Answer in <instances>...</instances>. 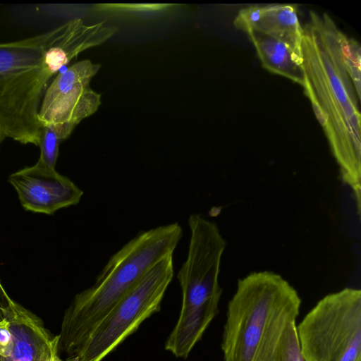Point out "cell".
Returning <instances> with one entry per match:
<instances>
[{
  "label": "cell",
  "mask_w": 361,
  "mask_h": 361,
  "mask_svg": "<svg viewBox=\"0 0 361 361\" xmlns=\"http://www.w3.org/2000/svg\"><path fill=\"white\" fill-rule=\"evenodd\" d=\"M341 44L347 71L353 82L356 94L359 99H360V45L357 40L348 38L343 32L341 37Z\"/></svg>",
  "instance_id": "13"
},
{
  "label": "cell",
  "mask_w": 361,
  "mask_h": 361,
  "mask_svg": "<svg viewBox=\"0 0 361 361\" xmlns=\"http://www.w3.org/2000/svg\"><path fill=\"white\" fill-rule=\"evenodd\" d=\"M233 24L245 32L253 30L275 38L302 59V27L296 7L290 4L250 6L239 11Z\"/></svg>",
  "instance_id": "10"
},
{
  "label": "cell",
  "mask_w": 361,
  "mask_h": 361,
  "mask_svg": "<svg viewBox=\"0 0 361 361\" xmlns=\"http://www.w3.org/2000/svg\"><path fill=\"white\" fill-rule=\"evenodd\" d=\"M0 361H6L4 358L0 357Z\"/></svg>",
  "instance_id": "18"
},
{
  "label": "cell",
  "mask_w": 361,
  "mask_h": 361,
  "mask_svg": "<svg viewBox=\"0 0 361 361\" xmlns=\"http://www.w3.org/2000/svg\"><path fill=\"white\" fill-rule=\"evenodd\" d=\"M66 137L55 126H42L39 147L40 156L37 161L55 169L60 143Z\"/></svg>",
  "instance_id": "12"
},
{
  "label": "cell",
  "mask_w": 361,
  "mask_h": 361,
  "mask_svg": "<svg viewBox=\"0 0 361 361\" xmlns=\"http://www.w3.org/2000/svg\"><path fill=\"white\" fill-rule=\"evenodd\" d=\"M246 32L264 68L304 86L302 59L296 56L288 45L256 30H250Z\"/></svg>",
  "instance_id": "11"
},
{
  "label": "cell",
  "mask_w": 361,
  "mask_h": 361,
  "mask_svg": "<svg viewBox=\"0 0 361 361\" xmlns=\"http://www.w3.org/2000/svg\"><path fill=\"white\" fill-rule=\"evenodd\" d=\"M173 273V255L159 261L101 320L82 345L61 361H102L160 310Z\"/></svg>",
  "instance_id": "6"
},
{
  "label": "cell",
  "mask_w": 361,
  "mask_h": 361,
  "mask_svg": "<svg viewBox=\"0 0 361 361\" xmlns=\"http://www.w3.org/2000/svg\"><path fill=\"white\" fill-rule=\"evenodd\" d=\"M272 361H305L300 347L295 322L285 329Z\"/></svg>",
  "instance_id": "14"
},
{
  "label": "cell",
  "mask_w": 361,
  "mask_h": 361,
  "mask_svg": "<svg viewBox=\"0 0 361 361\" xmlns=\"http://www.w3.org/2000/svg\"><path fill=\"white\" fill-rule=\"evenodd\" d=\"M100 64L82 60L59 73L48 85L41 102L38 120L42 126L59 125L71 130L95 113L101 95L90 87Z\"/></svg>",
  "instance_id": "7"
},
{
  "label": "cell",
  "mask_w": 361,
  "mask_h": 361,
  "mask_svg": "<svg viewBox=\"0 0 361 361\" xmlns=\"http://www.w3.org/2000/svg\"><path fill=\"white\" fill-rule=\"evenodd\" d=\"M6 135H4L2 130L0 128V144L2 142V141L5 139Z\"/></svg>",
  "instance_id": "17"
},
{
  "label": "cell",
  "mask_w": 361,
  "mask_h": 361,
  "mask_svg": "<svg viewBox=\"0 0 361 361\" xmlns=\"http://www.w3.org/2000/svg\"><path fill=\"white\" fill-rule=\"evenodd\" d=\"M301 42L305 94L329 141L342 180L361 209V116L341 49L343 32L327 13L310 12Z\"/></svg>",
  "instance_id": "1"
},
{
  "label": "cell",
  "mask_w": 361,
  "mask_h": 361,
  "mask_svg": "<svg viewBox=\"0 0 361 361\" xmlns=\"http://www.w3.org/2000/svg\"><path fill=\"white\" fill-rule=\"evenodd\" d=\"M296 330L305 361H361V290L324 296Z\"/></svg>",
  "instance_id": "5"
},
{
  "label": "cell",
  "mask_w": 361,
  "mask_h": 361,
  "mask_svg": "<svg viewBox=\"0 0 361 361\" xmlns=\"http://www.w3.org/2000/svg\"><path fill=\"white\" fill-rule=\"evenodd\" d=\"M6 319L12 334L6 361H61L59 335L52 336L38 317L11 298Z\"/></svg>",
  "instance_id": "9"
},
{
  "label": "cell",
  "mask_w": 361,
  "mask_h": 361,
  "mask_svg": "<svg viewBox=\"0 0 361 361\" xmlns=\"http://www.w3.org/2000/svg\"><path fill=\"white\" fill-rule=\"evenodd\" d=\"M8 180L17 191L22 206L37 213L51 214L77 204L83 195L69 178L39 161L11 174Z\"/></svg>",
  "instance_id": "8"
},
{
  "label": "cell",
  "mask_w": 361,
  "mask_h": 361,
  "mask_svg": "<svg viewBox=\"0 0 361 361\" xmlns=\"http://www.w3.org/2000/svg\"><path fill=\"white\" fill-rule=\"evenodd\" d=\"M12 345V334L10 323L6 319L0 322V357L7 358L11 352Z\"/></svg>",
  "instance_id": "15"
},
{
  "label": "cell",
  "mask_w": 361,
  "mask_h": 361,
  "mask_svg": "<svg viewBox=\"0 0 361 361\" xmlns=\"http://www.w3.org/2000/svg\"><path fill=\"white\" fill-rule=\"evenodd\" d=\"M301 299L280 274L254 271L238 281L228 304L221 349L224 361H272Z\"/></svg>",
  "instance_id": "3"
},
{
  "label": "cell",
  "mask_w": 361,
  "mask_h": 361,
  "mask_svg": "<svg viewBox=\"0 0 361 361\" xmlns=\"http://www.w3.org/2000/svg\"><path fill=\"white\" fill-rule=\"evenodd\" d=\"M183 235L178 223L142 231L113 255L90 287L77 293L66 310L59 350L73 355L95 326L156 264L173 255Z\"/></svg>",
  "instance_id": "2"
},
{
  "label": "cell",
  "mask_w": 361,
  "mask_h": 361,
  "mask_svg": "<svg viewBox=\"0 0 361 361\" xmlns=\"http://www.w3.org/2000/svg\"><path fill=\"white\" fill-rule=\"evenodd\" d=\"M65 23L23 39L0 43V128L6 137L38 146L42 126L38 113L55 76L46 61L47 49Z\"/></svg>",
  "instance_id": "4"
},
{
  "label": "cell",
  "mask_w": 361,
  "mask_h": 361,
  "mask_svg": "<svg viewBox=\"0 0 361 361\" xmlns=\"http://www.w3.org/2000/svg\"><path fill=\"white\" fill-rule=\"evenodd\" d=\"M11 298L6 293L0 281V322L6 319V314Z\"/></svg>",
  "instance_id": "16"
}]
</instances>
